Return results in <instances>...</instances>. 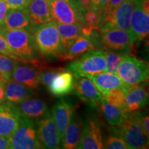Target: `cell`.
I'll list each match as a JSON object with an SVG mask.
<instances>
[{
    "instance_id": "obj_1",
    "label": "cell",
    "mask_w": 149,
    "mask_h": 149,
    "mask_svg": "<svg viewBox=\"0 0 149 149\" xmlns=\"http://www.w3.org/2000/svg\"><path fill=\"white\" fill-rule=\"evenodd\" d=\"M0 34L12 50L29 64H38V48L32 31L26 29H6L0 28Z\"/></svg>"
},
{
    "instance_id": "obj_2",
    "label": "cell",
    "mask_w": 149,
    "mask_h": 149,
    "mask_svg": "<svg viewBox=\"0 0 149 149\" xmlns=\"http://www.w3.org/2000/svg\"><path fill=\"white\" fill-rule=\"evenodd\" d=\"M36 46L43 55L48 57H58L63 52L62 44L55 21L51 20L40 26H33Z\"/></svg>"
},
{
    "instance_id": "obj_3",
    "label": "cell",
    "mask_w": 149,
    "mask_h": 149,
    "mask_svg": "<svg viewBox=\"0 0 149 149\" xmlns=\"http://www.w3.org/2000/svg\"><path fill=\"white\" fill-rule=\"evenodd\" d=\"M107 64V53L102 50H88L81 57L72 61L66 69L74 77H86L104 72Z\"/></svg>"
},
{
    "instance_id": "obj_4",
    "label": "cell",
    "mask_w": 149,
    "mask_h": 149,
    "mask_svg": "<svg viewBox=\"0 0 149 149\" xmlns=\"http://www.w3.org/2000/svg\"><path fill=\"white\" fill-rule=\"evenodd\" d=\"M117 74L128 86L146 82L149 77L148 64L135 56L123 55L117 70Z\"/></svg>"
},
{
    "instance_id": "obj_5",
    "label": "cell",
    "mask_w": 149,
    "mask_h": 149,
    "mask_svg": "<svg viewBox=\"0 0 149 149\" xmlns=\"http://www.w3.org/2000/svg\"><path fill=\"white\" fill-rule=\"evenodd\" d=\"M117 127L116 134L125 141L128 148H148V137L143 130L137 113L128 114L122 124Z\"/></svg>"
},
{
    "instance_id": "obj_6",
    "label": "cell",
    "mask_w": 149,
    "mask_h": 149,
    "mask_svg": "<svg viewBox=\"0 0 149 149\" xmlns=\"http://www.w3.org/2000/svg\"><path fill=\"white\" fill-rule=\"evenodd\" d=\"M9 139L11 149L44 148L37 135L36 122L21 116L16 131Z\"/></svg>"
},
{
    "instance_id": "obj_7",
    "label": "cell",
    "mask_w": 149,
    "mask_h": 149,
    "mask_svg": "<svg viewBox=\"0 0 149 149\" xmlns=\"http://www.w3.org/2000/svg\"><path fill=\"white\" fill-rule=\"evenodd\" d=\"M98 30L102 44L113 51H129L136 42L132 33L124 30L108 28Z\"/></svg>"
},
{
    "instance_id": "obj_8",
    "label": "cell",
    "mask_w": 149,
    "mask_h": 149,
    "mask_svg": "<svg viewBox=\"0 0 149 149\" xmlns=\"http://www.w3.org/2000/svg\"><path fill=\"white\" fill-rule=\"evenodd\" d=\"M136 0H124L100 21V28L119 29L130 32V19Z\"/></svg>"
},
{
    "instance_id": "obj_9",
    "label": "cell",
    "mask_w": 149,
    "mask_h": 149,
    "mask_svg": "<svg viewBox=\"0 0 149 149\" xmlns=\"http://www.w3.org/2000/svg\"><path fill=\"white\" fill-rule=\"evenodd\" d=\"M130 33L137 41L143 40L149 33V0H136L130 19Z\"/></svg>"
},
{
    "instance_id": "obj_10",
    "label": "cell",
    "mask_w": 149,
    "mask_h": 149,
    "mask_svg": "<svg viewBox=\"0 0 149 149\" xmlns=\"http://www.w3.org/2000/svg\"><path fill=\"white\" fill-rule=\"evenodd\" d=\"M52 19L64 24H77L83 27L84 17L68 0H47Z\"/></svg>"
},
{
    "instance_id": "obj_11",
    "label": "cell",
    "mask_w": 149,
    "mask_h": 149,
    "mask_svg": "<svg viewBox=\"0 0 149 149\" xmlns=\"http://www.w3.org/2000/svg\"><path fill=\"white\" fill-rule=\"evenodd\" d=\"M37 123L39 140L44 148H59L61 138L53 116L49 112Z\"/></svg>"
},
{
    "instance_id": "obj_12",
    "label": "cell",
    "mask_w": 149,
    "mask_h": 149,
    "mask_svg": "<svg viewBox=\"0 0 149 149\" xmlns=\"http://www.w3.org/2000/svg\"><path fill=\"white\" fill-rule=\"evenodd\" d=\"M15 67L11 79L31 89L36 88L40 84V72L44 69L42 65H34L29 63H22Z\"/></svg>"
},
{
    "instance_id": "obj_13",
    "label": "cell",
    "mask_w": 149,
    "mask_h": 149,
    "mask_svg": "<svg viewBox=\"0 0 149 149\" xmlns=\"http://www.w3.org/2000/svg\"><path fill=\"white\" fill-rule=\"evenodd\" d=\"M20 115L16 105L6 101L0 105V135L10 138L19 124Z\"/></svg>"
},
{
    "instance_id": "obj_14",
    "label": "cell",
    "mask_w": 149,
    "mask_h": 149,
    "mask_svg": "<svg viewBox=\"0 0 149 149\" xmlns=\"http://www.w3.org/2000/svg\"><path fill=\"white\" fill-rule=\"evenodd\" d=\"M77 148L102 149L104 141L100 128L93 120H88L83 126L82 133Z\"/></svg>"
},
{
    "instance_id": "obj_15",
    "label": "cell",
    "mask_w": 149,
    "mask_h": 149,
    "mask_svg": "<svg viewBox=\"0 0 149 149\" xmlns=\"http://www.w3.org/2000/svg\"><path fill=\"white\" fill-rule=\"evenodd\" d=\"M20 116L37 122L48 113V107L43 100L29 97L16 105Z\"/></svg>"
},
{
    "instance_id": "obj_16",
    "label": "cell",
    "mask_w": 149,
    "mask_h": 149,
    "mask_svg": "<svg viewBox=\"0 0 149 149\" xmlns=\"http://www.w3.org/2000/svg\"><path fill=\"white\" fill-rule=\"evenodd\" d=\"M73 91L82 101L93 107H95L96 104L102 100L101 93L88 78L77 77V79L74 81Z\"/></svg>"
},
{
    "instance_id": "obj_17",
    "label": "cell",
    "mask_w": 149,
    "mask_h": 149,
    "mask_svg": "<svg viewBox=\"0 0 149 149\" xmlns=\"http://www.w3.org/2000/svg\"><path fill=\"white\" fill-rule=\"evenodd\" d=\"M148 103V91L143 85H135L128 91L125 97V109L133 114L144 108Z\"/></svg>"
},
{
    "instance_id": "obj_18",
    "label": "cell",
    "mask_w": 149,
    "mask_h": 149,
    "mask_svg": "<svg viewBox=\"0 0 149 149\" xmlns=\"http://www.w3.org/2000/svg\"><path fill=\"white\" fill-rule=\"evenodd\" d=\"M74 76L69 70H61L53 78L48 89L55 97H63L74 90Z\"/></svg>"
},
{
    "instance_id": "obj_19",
    "label": "cell",
    "mask_w": 149,
    "mask_h": 149,
    "mask_svg": "<svg viewBox=\"0 0 149 149\" xmlns=\"http://www.w3.org/2000/svg\"><path fill=\"white\" fill-rule=\"evenodd\" d=\"M26 10L33 26H40L53 20L47 0H30Z\"/></svg>"
},
{
    "instance_id": "obj_20",
    "label": "cell",
    "mask_w": 149,
    "mask_h": 149,
    "mask_svg": "<svg viewBox=\"0 0 149 149\" xmlns=\"http://www.w3.org/2000/svg\"><path fill=\"white\" fill-rule=\"evenodd\" d=\"M52 113V116L58 128L61 138H62L65 130L74 115L73 106L65 100H60L55 104Z\"/></svg>"
},
{
    "instance_id": "obj_21",
    "label": "cell",
    "mask_w": 149,
    "mask_h": 149,
    "mask_svg": "<svg viewBox=\"0 0 149 149\" xmlns=\"http://www.w3.org/2000/svg\"><path fill=\"white\" fill-rule=\"evenodd\" d=\"M86 77L90 79L94 83L99 91L102 95L113 89L122 88V87H128L130 88L125 83H124V81L117 74L102 72L94 75H88L86 76Z\"/></svg>"
},
{
    "instance_id": "obj_22",
    "label": "cell",
    "mask_w": 149,
    "mask_h": 149,
    "mask_svg": "<svg viewBox=\"0 0 149 149\" xmlns=\"http://www.w3.org/2000/svg\"><path fill=\"white\" fill-rule=\"evenodd\" d=\"M6 101L15 105L19 104L24 100L31 97L33 95L32 89L23 84L9 79L3 86Z\"/></svg>"
},
{
    "instance_id": "obj_23",
    "label": "cell",
    "mask_w": 149,
    "mask_h": 149,
    "mask_svg": "<svg viewBox=\"0 0 149 149\" xmlns=\"http://www.w3.org/2000/svg\"><path fill=\"white\" fill-rule=\"evenodd\" d=\"M0 28L6 29H32L31 19L26 9L9 8L2 25Z\"/></svg>"
},
{
    "instance_id": "obj_24",
    "label": "cell",
    "mask_w": 149,
    "mask_h": 149,
    "mask_svg": "<svg viewBox=\"0 0 149 149\" xmlns=\"http://www.w3.org/2000/svg\"><path fill=\"white\" fill-rule=\"evenodd\" d=\"M84 124L81 119L73 115L61 138L62 147L65 149L77 148L79 144Z\"/></svg>"
},
{
    "instance_id": "obj_25",
    "label": "cell",
    "mask_w": 149,
    "mask_h": 149,
    "mask_svg": "<svg viewBox=\"0 0 149 149\" xmlns=\"http://www.w3.org/2000/svg\"><path fill=\"white\" fill-rule=\"evenodd\" d=\"M94 48L95 45L91 39V36L89 37L81 35L68 49L58 56V58L61 61L72 60L79 57L86 51Z\"/></svg>"
},
{
    "instance_id": "obj_26",
    "label": "cell",
    "mask_w": 149,
    "mask_h": 149,
    "mask_svg": "<svg viewBox=\"0 0 149 149\" xmlns=\"http://www.w3.org/2000/svg\"><path fill=\"white\" fill-rule=\"evenodd\" d=\"M55 22L60 36L63 52H64L75 42L78 37L82 35L81 33L82 26L77 24H64Z\"/></svg>"
},
{
    "instance_id": "obj_27",
    "label": "cell",
    "mask_w": 149,
    "mask_h": 149,
    "mask_svg": "<svg viewBox=\"0 0 149 149\" xmlns=\"http://www.w3.org/2000/svg\"><path fill=\"white\" fill-rule=\"evenodd\" d=\"M95 107L100 108L102 114L110 125L116 127L122 124L128 115L122 109L108 103L103 99L96 104Z\"/></svg>"
},
{
    "instance_id": "obj_28",
    "label": "cell",
    "mask_w": 149,
    "mask_h": 149,
    "mask_svg": "<svg viewBox=\"0 0 149 149\" xmlns=\"http://www.w3.org/2000/svg\"><path fill=\"white\" fill-rule=\"evenodd\" d=\"M129 89L128 87H122V88L113 89L102 95V99L108 103L120 108L126 113L125 109V97L126 93Z\"/></svg>"
},
{
    "instance_id": "obj_29",
    "label": "cell",
    "mask_w": 149,
    "mask_h": 149,
    "mask_svg": "<svg viewBox=\"0 0 149 149\" xmlns=\"http://www.w3.org/2000/svg\"><path fill=\"white\" fill-rule=\"evenodd\" d=\"M106 53H107V64L104 72L117 74V68L123 55L111 51H106Z\"/></svg>"
},
{
    "instance_id": "obj_30",
    "label": "cell",
    "mask_w": 149,
    "mask_h": 149,
    "mask_svg": "<svg viewBox=\"0 0 149 149\" xmlns=\"http://www.w3.org/2000/svg\"><path fill=\"white\" fill-rule=\"evenodd\" d=\"M17 63H19L18 61L15 59L0 53V71L3 72L9 77H11L12 72Z\"/></svg>"
},
{
    "instance_id": "obj_31",
    "label": "cell",
    "mask_w": 149,
    "mask_h": 149,
    "mask_svg": "<svg viewBox=\"0 0 149 149\" xmlns=\"http://www.w3.org/2000/svg\"><path fill=\"white\" fill-rule=\"evenodd\" d=\"M0 53L8 56L19 63H29L26 59L22 58L13 50H12V48L10 47V46L8 45V43L6 42V41L1 34H0Z\"/></svg>"
},
{
    "instance_id": "obj_32",
    "label": "cell",
    "mask_w": 149,
    "mask_h": 149,
    "mask_svg": "<svg viewBox=\"0 0 149 149\" xmlns=\"http://www.w3.org/2000/svg\"><path fill=\"white\" fill-rule=\"evenodd\" d=\"M104 148L128 149V147L122 137L119 136H109L104 141Z\"/></svg>"
},
{
    "instance_id": "obj_33",
    "label": "cell",
    "mask_w": 149,
    "mask_h": 149,
    "mask_svg": "<svg viewBox=\"0 0 149 149\" xmlns=\"http://www.w3.org/2000/svg\"><path fill=\"white\" fill-rule=\"evenodd\" d=\"M61 69H52L45 70V69H43L42 71L40 72L39 74V79H40V84H42L44 86H45L48 88V86L50 85L51 81L53 80L54 77L59 73V71H61Z\"/></svg>"
},
{
    "instance_id": "obj_34",
    "label": "cell",
    "mask_w": 149,
    "mask_h": 149,
    "mask_svg": "<svg viewBox=\"0 0 149 149\" xmlns=\"http://www.w3.org/2000/svg\"><path fill=\"white\" fill-rule=\"evenodd\" d=\"M9 8L26 9L30 0H4Z\"/></svg>"
},
{
    "instance_id": "obj_35",
    "label": "cell",
    "mask_w": 149,
    "mask_h": 149,
    "mask_svg": "<svg viewBox=\"0 0 149 149\" xmlns=\"http://www.w3.org/2000/svg\"><path fill=\"white\" fill-rule=\"evenodd\" d=\"M137 116H138L139 122H140L141 126H142L143 130H144L145 134L147 137H149V119L148 115L146 113H141L140 111L136 112Z\"/></svg>"
},
{
    "instance_id": "obj_36",
    "label": "cell",
    "mask_w": 149,
    "mask_h": 149,
    "mask_svg": "<svg viewBox=\"0 0 149 149\" xmlns=\"http://www.w3.org/2000/svg\"><path fill=\"white\" fill-rule=\"evenodd\" d=\"M124 1V0H109L107 6H106L105 8H104V11L102 13L101 19L105 16H107V15L111 13L112 11L114 10V9L116 8L121 3H122Z\"/></svg>"
},
{
    "instance_id": "obj_37",
    "label": "cell",
    "mask_w": 149,
    "mask_h": 149,
    "mask_svg": "<svg viewBox=\"0 0 149 149\" xmlns=\"http://www.w3.org/2000/svg\"><path fill=\"white\" fill-rule=\"evenodd\" d=\"M108 1H109V0H93L91 9L97 11L102 15V12L105 8Z\"/></svg>"
},
{
    "instance_id": "obj_38",
    "label": "cell",
    "mask_w": 149,
    "mask_h": 149,
    "mask_svg": "<svg viewBox=\"0 0 149 149\" xmlns=\"http://www.w3.org/2000/svg\"><path fill=\"white\" fill-rule=\"evenodd\" d=\"M77 1L78 4H79L80 13H81L84 16L86 11H88L91 9L93 0H77Z\"/></svg>"
},
{
    "instance_id": "obj_39",
    "label": "cell",
    "mask_w": 149,
    "mask_h": 149,
    "mask_svg": "<svg viewBox=\"0 0 149 149\" xmlns=\"http://www.w3.org/2000/svg\"><path fill=\"white\" fill-rule=\"evenodd\" d=\"M8 6L4 0H0V27L2 25L8 10Z\"/></svg>"
},
{
    "instance_id": "obj_40",
    "label": "cell",
    "mask_w": 149,
    "mask_h": 149,
    "mask_svg": "<svg viewBox=\"0 0 149 149\" xmlns=\"http://www.w3.org/2000/svg\"><path fill=\"white\" fill-rule=\"evenodd\" d=\"M10 147V139L0 135V149H6Z\"/></svg>"
},
{
    "instance_id": "obj_41",
    "label": "cell",
    "mask_w": 149,
    "mask_h": 149,
    "mask_svg": "<svg viewBox=\"0 0 149 149\" xmlns=\"http://www.w3.org/2000/svg\"><path fill=\"white\" fill-rule=\"evenodd\" d=\"M9 79H10V77H9L8 76H7L6 74H5L3 72L0 71V84L4 85L6 82Z\"/></svg>"
},
{
    "instance_id": "obj_42",
    "label": "cell",
    "mask_w": 149,
    "mask_h": 149,
    "mask_svg": "<svg viewBox=\"0 0 149 149\" xmlns=\"http://www.w3.org/2000/svg\"><path fill=\"white\" fill-rule=\"evenodd\" d=\"M4 85L0 84V105L3 104V102H6L5 95H4V88H3Z\"/></svg>"
},
{
    "instance_id": "obj_43",
    "label": "cell",
    "mask_w": 149,
    "mask_h": 149,
    "mask_svg": "<svg viewBox=\"0 0 149 149\" xmlns=\"http://www.w3.org/2000/svg\"><path fill=\"white\" fill-rule=\"evenodd\" d=\"M68 1H69V2L71 3L72 6H73L74 8L77 9V10L80 13L79 8V4H78V1H77V0H68ZM81 15H82V14H81Z\"/></svg>"
}]
</instances>
